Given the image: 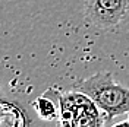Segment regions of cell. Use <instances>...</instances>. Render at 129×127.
Instances as JSON below:
<instances>
[{"mask_svg":"<svg viewBox=\"0 0 129 127\" xmlns=\"http://www.w3.org/2000/svg\"><path fill=\"white\" fill-rule=\"evenodd\" d=\"M75 89L88 95L106 115L107 124L129 112V88L113 78L110 72H98L75 83Z\"/></svg>","mask_w":129,"mask_h":127,"instance_id":"6da1fadb","label":"cell"},{"mask_svg":"<svg viewBox=\"0 0 129 127\" xmlns=\"http://www.w3.org/2000/svg\"><path fill=\"white\" fill-rule=\"evenodd\" d=\"M129 13V0H85V21L97 29H112L125 21Z\"/></svg>","mask_w":129,"mask_h":127,"instance_id":"3957f363","label":"cell"},{"mask_svg":"<svg viewBox=\"0 0 129 127\" xmlns=\"http://www.w3.org/2000/svg\"><path fill=\"white\" fill-rule=\"evenodd\" d=\"M122 124H129V112H128V118L120 121V123H117V126H122Z\"/></svg>","mask_w":129,"mask_h":127,"instance_id":"8992f818","label":"cell"},{"mask_svg":"<svg viewBox=\"0 0 129 127\" xmlns=\"http://www.w3.org/2000/svg\"><path fill=\"white\" fill-rule=\"evenodd\" d=\"M59 95L60 91L56 88H50L38 98L34 99L32 107L37 112V115L44 121H51V123H59Z\"/></svg>","mask_w":129,"mask_h":127,"instance_id":"277c9868","label":"cell"},{"mask_svg":"<svg viewBox=\"0 0 129 127\" xmlns=\"http://www.w3.org/2000/svg\"><path fill=\"white\" fill-rule=\"evenodd\" d=\"M3 98V91H2V88H0V99Z\"/></svg>","mask_w":129,"mask_h":127,"instance_id":"52a82bcc","label":"cell"},{"mask_svg":"<svg viewBox=\"0 0 129 127\" xmlns=\"http://www.w3.org/2000/svg\"><path fill=\"white\" fill-rule=\"evenodd\" d=\"M59 124L68 127H100L107 124L106 115L97 104L78 89L60 91Z\"/></svg>","mask_w":129,"mask_h":127,"instance_id":"7a4b0ae2","label":"cell"},{"mask_svg":"<svg viewBox=\"0 0 129 127\" xmlns=\"http://www.w3.org/2000/svg\"><path fill=\"white\" fill-rule=\"evenodd\" d=\"M29 120L25 117L24 111L13 102L0 99V126H25Z\"/></svg>","mask_w":129,"mask_h":127,"instance_id":"5b68a950","label":"cell"}]
</instances>
